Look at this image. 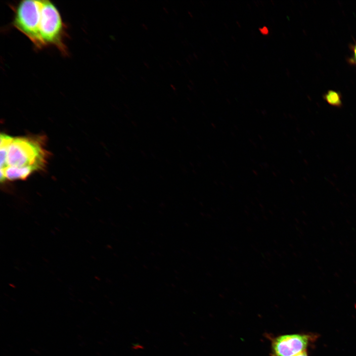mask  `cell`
I'll return each mask as SVG.
<instances>
[{
    "instance_id": "cell-1",
    "label": "cell",
    "mask_w": 356,
    "mask_h": 356,
    "mask_svg": "<svg viewBox=\"0 0 356 356\" xmlns=\"http://www.w3.org/2000/svg\"><path fill=\"white\" fill-rule=\"evenodd\" d=\"M66 29V26L55 4L48 0H41L38 49L53 46L63 55H67Z\"/></svg>"
},
{
    "instance_id": "cell-2",
    "label": "cell",
    "mask_w": 356,
    "mask_h": 356,
    "mask_svg": "<svg viewBox=\"0 0 356 356\" xmlns=\"http://www.w3.org/2000/svg\"><path fill=\"white\" fill-rule=\"evenodd\" d=\"M45 151L36 138L13 137L8 146L5 167H31L35 171L43 168L45 162Z\"/></svg>"
},
{
    "instance_id": "cell-3",
    "label": "cell",
    "mask_w": 356,
    "mask_h": 356,
    "mask_svg": "<svg viewBox=\"0 0 356 356\" xmlns=\"http://www.w3.org/2000/svg\"><path fill=\"white\" fill-rule=\"evenodd\" d=\"M11 7L13 11L12 26L38 49L41 0H23Z\"/></svg>"
},
{
    "instance_id": "cell-4",
    "label": "cell",
    "mask_w": 356,
    "mask_h": 356,
    "mask_svg": "<svg viewBox=\"0 0 356 356\" xmlns=\"http://www.w3.org/2000/svg\"><path fill=\"white\" fill-rule=\"evenodd\" d=\"M309 342L308 336L288 334L278 336L272 341L273 356H295L304 351Z\"/></svg>"
},
{
    "instance_id": "cell-5",
    "label": "cell",
    "mask_w": 356,
    "mask_h": 356,
    "mask_svg": "<svg viewBox=\"0 0 356 356\" xmlns=\"http://www.w3.org/2000/svg\"><path fill=\"white\" fill-rule=\"evenodd\" d=\"M34 171H36L31 167H7L0 169V180L2 182L6 179L10 180L24 179Z\"/></svg>"
},
{
    "instance_id": "cell-6",
    "label": "cell",
    "mask_w": 356,
    "mask_h": 356,
    "mask_svg": "<svg viewBox=\"0 0 356 356\" xmlns=\"http://www.w3.org/2000/svg\"><path fill=\"white\" fill-rule=\"evenodd\" d=\"M13 137L4 134H0V169L5 167L7 149Z\"/></svg>"
},
{
    "instance_id": "cell-7",
    "label": "cell",
    "mask_w": 356,
    "mask_h": 356,
    "mask_svg": "<svg viewBox=\"0 0 356 356\" xmlns=\"http://www.w3.org/2000/svg\"><path fill=\"white\" fill-rule=\"evenodd\" d=\"M324 99L334 107H341L342 104L340 93L333 90H328L324 95Z\"/></svg>"
},
{
    "instance_id": "cell-8",
    "label": "cell",
    "mask_w": 356,
    "mask_h": 356,
    "mask_svg": "<svg viewBox=\"0 0 356 356\" xmlns=\"http://www.w3.org/2000/svg\"><path fill=\"white\" fill-rule=\"evenodd\" d=\"M353 53L351 58L349 59L351 63L356 65V44L352 48Z\"/></svg>"
},
{
    "instance_id": "cell-9",
    "label": "cell",
    "mask_w": 356,
    "mask_h": 356,
    "mask_svg": "<svg viewBox=\"0 0 356 356\" xmlns=\"http://www.w3.org/2000/svg\"><path fill=\"white\" fill-rule=\"evenodd\" d=\"M260 31L261 33V34H262L263 35H267L268 34V32H269L268 28L266 26H264V27L260 28Z\"/></svg>"
},
{
    "instance_id": "cell-10",
    "label": "cell",
    "mask_w": 356,
    "mask_h": 356,
    "mask_svg": "<svg viewBox=\"0 0 356 356\" xmlns=\"http://www.w3.org/2000/svg\"><path fill=\"white\" fill-rule=\"evenodd\" d=\"M295 356H308L307 354L306 351H304Z\"/></svg>"
}]
</instances>
